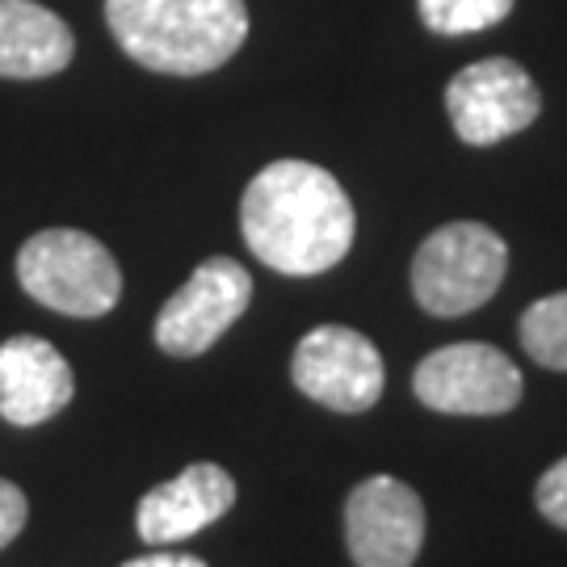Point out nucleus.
I'll return each mask as SVG.
<instances>
[{"label": "nucleus", "instance_id": "3", "mask_svg": "<svg viewBox=\"0 0 567 567\" xmlns=\"http://www.w3.org/2000/svg\"><path fill=\"white\" fill-rule=\"evenodd\" d=\"M18 282L34 303L72 320H97L122 299V269L97 236L47 227L21 244Z\"/></svg>", "mask_w": 567, "mask_h": 567}, {"label": "nucleus", "instance_id": "9", "mask_svg": "<svg viewBox=\"0 0 567 567\" xmlns=\"http://www.w3.org/2000/svg\"><path fill=\"white\" fill-rule=\"evenodd\" d=\"M450 122L471 147H492L538 118L543 97L529 72L513 60H480L463 68L446 89Z\"/></svg>", "mask_w": 567, "mask_h": 567}, {"label": "nucleus", "instance_id": "10", "mask_svg": "<svg viewBox=\"0 0 567 567\" xmlns=\"http://www.w3.org/2000/svg\"><path fill=\"white\" fill-rule=\"evenodd\" d=\"M236 505V480L219 463H189L168 484L152 487L140 501L135 529L147 547L182 543L198 529L215 526Z\"/></svg>", "mask_w": 567, "mask_h": 567}, {"label": "nucleus", "instance_id": "13", "mask_svg": "<svg viewBox=\"0 0 567 567\" xmlns=\"http://www.w3.org/2000/svg\"><path fill=\"white\" fill-rule=\"evenodd\" d=\"M522 349L547 370H567V290L526 307V316H522Z\"/></svg>", "mask_w": 567, "mask_h": 567}, {"label": "nucleus", "instance_id": "12", "mask_svg": "<svg viewBox=\"0 0 567 567\" xmlns=\"http://www.w3.org/2000/svg\"><path fill=\"white\" fill-rule=\"evenodd\" d=\"M76 55L68 21L34 0H0V76L42 81L63 72Z\"/></svg>", "mask_w": 567, "mask_h": 567}, {"label": "nucleus", "instance_id": "15", "mask_svg": "<svg viewBox=\"0 0 567 567\" xmlns=\"http://www.w3.org/2000/svg\"><path fill=\"white\" fill-rule=\"evenodd\" d=\"M534 505H538V513L547 517L550 526L567 529V458L547 466V475L534 487Z\"/></svg>", "mask_w": 567, "mask_h": 567}, {"label": "nucleus", "instance_id": "16", "mask_svg": "<svg viewBox=\"0 0 567 567\" xmlns=\"http://www.w3.org/2000/svg\"><path fill=\"white\" fill-rule=\"evenodd\" d=\"M25 517H30L25 492H21L18 484H9V480H0V550L9 547L21 529H25Z\"/></svg>", "mask_w": 567, "mask_h": 567}, {"label": "nucleus", "instance_id": "14", "mask_svg": "<svg viewBox=\"0 0 567 567\" xmlns=\"http://www.w3.org/2000/svg\"><path fill=\"white\" fill-rule=\"evenodd\" d=\"M421 21L433 34H480L487 25L505 21L513 13V0H416Z\"/></svg>", "mask_w": 567, "mask_h": 567}, {"label": "nucleus", "instance_id": "11", "mask_svg": "<svg viewBox=\"0 0 567 567\" xmlns=\"http://www.w3.org/2000/svg\"><path fill=\"white\" fill-rule=\"evenodd\" d=\"M76 391L72 365L51 341L9 337L0 344V416L18 429H34L60 416Z\"/></svg>", "mask_w": 567, "mask_h": 567}, {"label": "nucleus", "instance_id": "2", "mask_svg": "<svg viewBox=\"0 0 567 567\" xmlns=\"http://www.w3.org/2000/svg\"><path fill=\"white\" fill-rule=\"evenodd\" d=\"M105 25L147 72L206 76L248 39L244 0H105Z\"/></svg>", "mask_w": 567, "mask_h": 567}, {"label": "nucleus", "instance_id": "5", "mask_svg": "<svg viewBox=\"0 0 567 567\" xmlns=\"http://www.w3.org/2000/svg\"><path fill=\"white\" fill-rule=\"evenodd\" d=\"M416 400L433 412L450 416H501L522 400V370L508 362L501 349L480 341L446 344L429 353L412 374Z\"/></svg>", "mask_w": 567, "mask_h": 567}, {"label": "nucleus", "instance_id": "1", "mask_svg": "<svg viewBox=\"0 0 567 567\" xmlns=\"http://www.w3.org/2000/svg\"><path fill=\"white\" fill-rule=\"evenodd\" d=\"M240 231L252 257L290 278H311L353 248V203L341 182L307 161H274L248 182Z\"/></svg>", "mask_w": 567, "mask_h": 567}, {"label": "nucleus", "instance_id": "17", "mask_svg": "<svg viewBox=\"0 0 567 567\" xmlns=\"http://www.w3.org/2000/svg\"><path fill=\"white\" fill-rule=\"evenodd\" d=\"M122 567H206L198 555H173V550H156V555H140Z\"/></svg>", "mask_w": 567, "mask_h": 567}, {"label": "nucleus", "instance_id": "4", "mask_svg": "<svg viewBox=\"0 0 567 567\" xmlns=\"http://www.w3.org/2000/svg\"><path fill=\"white\" fill-rule=\"evenodd\" d=\"M508 269L505 240L484 224L437 227L412 257V295L429 316H466L484 307Z\"/></svg>", "mask_w": 567, "mask_h": 567}, {"label": "nucleus", "instance_id": "8", "mask_svg": "<svg viewBox=\"0 0 567 567\" xmlns=\"http://www.w3.org/2000/svg\"><path fill=\"white\" fill-rule=\"evenodd\" d=\"M344 543L358 567H412L425 547V505L395 475H370L344 501Z\"/></svg>", "mask_w": 567, "mask_h": 567}, {"label": "nucleus", "instance_id": "7", "mask_svg": "<svg viewBox=\"0 0 567 567\" xmlns=\"http://www.w3.org/2000/svg\"><path fill=\"white\" fill-rule=\"evenodd\" d=\"M252 303V278L231 257L203 261L189 282L161 307L156 316V344L168 358H198L240 320Z\"/></svg>", "mask_w": 567, "mask_h": 567}, {"label": "nucleus", "instance_id": "6", "mask_svg": "<svg viewBox=\"0 0 567 567\" xmlns=\"http://www.w3.org/2000/svg\"><path fill=\"white\" fill-rule=\"evenodd\" d=\"M290 379L307 400L332 412H370L386 383L383 358L374 341L344 324L311 328L290 362Z\"/></svg>", "mask_w": 567, "mask_h": 567}]
</instances>
